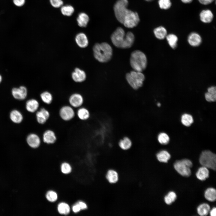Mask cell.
Returning a JSON list of instances; mask_svg holds the SVG:
<instances>
[{"label":"cell","mask_w":216,"mask_h":216,"mask_svg":"<svg viewBox=\"0 0 216 216\" xmlns=\"http://www.w3.org/2000/svg\"><path fill=\"white\" fill-rule=\"evenodd\" d=\"M193 0H181L182 2L184 3H189L191 2Z\"/></svg>","instance_id":"c3c4849f"},{"label":"cell","mask_w":216,"mask_h":216,"mask_svg":"<svg viewBox=\"0 0 216 216\" xmlns=\"http://www.w3.org/2000/svg\"><path fill=\"white\" fill-rule=\"evenodd\" d=\"M39 104L36 99H32L28 100L26 102V110L29 112L33 113L38 110Z\"/></svg>","instance_id":"d6986e66"},{"label":"cell","mask_w":216,"mask_h":216,"mask_svg":"<svg viewBox=\"0 0 216 216\" xmlns=\"http://www.w3.org/2000/svg\"><path fill=\"white\" fill-rule=\"evenodd\" d=\"M159 142L163 145L167 144L170 140L168 135L165 133H161L158 135V138Z\"/></svg>","instance_id":"74e56055"},{"label":"cell","mask_w":216,"mask_h":216,"mask_svg":"<svg viewBox=\"0 0 216 216\" xmlns=\"http://www.w3.org/2000/svg\"><path fill=\"white\" fill-rule=\"evenodd\" d=\"M61 169L62 173L64 174H67L71 172L72 168L69 164L64 162L61 164Z\"/></svg>","instance_id":"ab89813d"},{"label":"cell","mask_w":216,"mask_h":216,"mask_svg":"<svg viewBox=\"0 0 216 216\" xmlns=\"http://www.w3.org/2000/svg\"><path fill=\"white\" fill-rule=\"evenodd\" d=\"M182 160L186 165L190 168L192 167L193 165L192 163L190 160L187 159H184Z\"/></svg>","instance_id":"f6af8a7d"},{"label":"cell","mask_w":216,"mask_h":216,"mask_svg":"<svg viewBox=\"0 0 216 216\" xmlns=\"http://www.w3.org/2000/svg\"><path fill=\"white\" fill-rule=\"evenodd\" d=\"M202 4L207 5L212 2L214 0H198Z\"/></svg>","instance_id":"bcb514c9"},{"label":"cell","mask_w":216,"mask_h":216,"mask_svg":"<svg viewBox=\"0 0 216 216\" xmlns=\"http://www.w3.org/2000/svg\"><path fill=\"white\" fill-rule=\"evenodd\" d=\"M210 210V206L208 204L206 203H203L200 204L198 206L197 208L198 214L201 216L207 215L209 213Z\"/></svg>","instance_id":"83f0119b"},{"label":"cell","mask_w":216,"mask_h":216,"mask_svg":"<svg viewBox=\"0 0 216 216\" xmlns=\"http://www.w3.org/2000/svg\"><path fill=\"white\" fill-rule=\"evenodd\" d=\"M145 0L146 1H148V2H150V1H153V0Z\"/></svg>","instance_id":"816d5d0a"},{"label":"cell","mask_w":216,"mask_h":216,"mask_svg":"<svg viewBox=\"0 0 216 216\" xmlns=\"http://www.w3.org/2000/svg\"><path fill=\"white\" fill-rule=\"evenodd\" d=\"M188 41L191 46L196 47L201 44L202 41V39L199 34L196 32H193L188 35Z\"/></svg>","instance_id":"e0dca14e"},{"label":"cell","mask_w":216,"mask_h":216,"mask_svg":"<svg viewBox=\"0 0 216 216\" xmlns=\"http://www.w3.org/2000/svg\"><path fill=\"white\" fill-rule=\"evenodd\" d=\"M57 210L59 214L67 215L70 212V208L67 203L65 202H61L58 204Z\"/></svg>","instance_id":"1f68e13d"},{"label":"cell","mask_w":216,"mask_h":216,"mask_svg":"<svg viewBox=\"0 0 216 216\" xmlns=\"http://www.w3.org/2000/svg\"><path fill=\"white\" fill-rule=\"evenodd\" d=\"M199 162L202 166L216 170V155L209 150H204L202 152L199 158Z\"/></svg>","instance_id":"5b68a950"},{"label":"cell","mask_w":216,"mask_h":216,"mask_svg":"<svg viewBox=\"0 0 216 216\" xmlns=\"http://www.w3.org/2000/svg\"><path fill=\"white\" fill-rule=\"evenodd\" d=\"M200 19L205 23L211 22L213 18V14L212 11L208 9L202 10L200 14Z\"/></svg>","instance_id":"ac0fdd59"},{"label":"cell","mask_w":216,"mask_h":216,"mask_svg":"<svg viewBox=\"0 0 216 216\" xmlns=\"http://www.w3.org/2000/svg\"><path fill=\"white\" fill-rule=\"evenodd\" d=\"M76 20L79 26L84 28L87 26L89 21V18L86 13L81 12L78 14Z\"/></svg>","instance_id":"ffe728a7"},{"label":"cell","mask_w":216,"mask_h":216,"mask_svg":"<svg viewBox=\"0 0 216 216\" xmlns=\"http://www.w3.org/2000/svg\"><path fill=\"white\" fill-rule=\"evenodd\" d=\"M130 64L134 70L142 72L146 68L147 59L145 54L139 50H136L131 53Z\"/></svg>","instance_id":"3957f363"},{"label":"cell","mask_w":216,"mask_h":216,"mask_svg":"<svg viewBox=\"0 0 216 216\" xmlns=\"http://www.w3.org/2000/svg\"><path fill=\"white\" fill-rule=\"evenodd\" d=\"M181 122L184 126L188 127L190 126L193 122L192 116L190 115L185 113L182 115L181 117Z\"/></svg>","instance_id":"e575fe53"},{"label":"cell","mask_w":216,"mask_h":216,"mask_svg":"<svg viewBox=\"0 0 216 216\" xmlns=\"http://www.w3.org/2000/svg\"><path fill=\"white\" fill-rule=\"evenodd\" d=\"M205 98L209 102H214L216 100V88L212 86L207 89V92L205 93Z\"/></svg>","instance_id":"7402d4cb"},{"label":"cell","mask_w":216,"mask_h":216,"mask_svg":"<svg viewBox=\"0 0 216 216\" xmlns=\"http://www.w3.org/2000/svg\"><path fill=\"white\" fill-rule=\"evenodd\" d=\"M12 94L14 98L18 100H23L27 96V90L24 86H20L19 88H14L12 90Z\"/></svg>","instance_id":"4fadbf2b"},{"label":"cell","mask_w":216,"mask_h":216,"mask_svg":"<svg viewBox=\"0 0 216 216\" xmlns=\"http://www.w3.org/2000/svg\"><path fill=\"white\" fill-rule=\"evenodd\" d=\"M59 114L60 118L66 122L72 120L75 115L74 108L70 105H65L61 107L59 110Z\"/></svg>","instance_id":"ba28073f"},{"label":"cell","mask_w":216,"mask_h":216,"mask_svg":"<svg viewBox=\"0 0 216 216\" xmlns=\"http://www.w3.org/2000/svg\"><path fill=\"white\" fill-rule=\"evenodd\" d=\"M158 3L160 8L164 10L169 9L171 5L170 0H159Z\"/></svg>","instance_id":"f35d334b"},{"label":"cell","mask_w":216,"mask_h":216,"mask_svg":"<svg viewBox=\"0 0 216 216\" xmlns=\"http://www.w3.org/2000/svg\"><path fill=\"white\" fill-rule=\"evenodd\" d=\"M208 168L202 166L199 168L196 174V178L201 181L205 180L209 176Z\"/></svg>","instance_id":"44dd1931"},{"label":"cell","mask_w":216,"mask_h":216,"mask_svg":"<svg viewBox=\"0 0 216 216\" xmlns=\"http://www.w3.org/2000/svg\"><path fill=\"white\" fill-rule=\"evenodd\" d=\"M43 141L47 144H52L57 141V137L55 132L51 129H47L43 133Z\"/></svg>","instance_id":"7c38bea8"},{"label":"cell","mask_w":216,"mask_h":216,"mask_svg":"<svg viewBox=\"0 0 216 216\" xmlns=\"http://www.w3.org/2000/svg\"><path fill=\"white\" fill-rule=\"evenodd\" d=\"M111 39L116 47L126 49L132 46L134 41L135 37L132 32H128L125 34L124 29L119 27L111 35Z\"/></svg>","instance_id":"6da1fadb"},{"label":"cell","mask_w":216,"mask_h":216,"mask_svg":"<svg viewBox=\"0 0 216 216\" xmlns=\"http://www.w3.org/2000/svg\"><path fill=\"white\" fill-rule=\"evenodd\" d=\"M128 3V0H118L114 6L115 16L117 20L122 24L128 10L127 8Z\"/></svg>","instance_id":"8992f818"},{"label":"cell","mask_w":216,"mask_h":216,"mask_svg":"<svg viewBox=\"0 0 216 216\" xmlns=\"http://www.w3.org/2000/svg\"><path fill=\"white\" fill-rule=\"evenodd\" d=\"M139 21L140 18L137 13L128 9L122 24L127 28H131L136 26Z\"/></svg>","instance_id":"52a82bcc"},{"label":"cell","mask_w":216,"mask_h":216,"mask_svg":"<svg viewBox=\"0 0 216 216\" xmlns=\"http://www.w3.org/2000/svg\"><path fill=\"white\" fill-rule=\"evenodd\" d=\"M68 101L70 105L74 108H79L83 105L84 99L82 96L78 93L72 94L69 97Z\"/></svg>","instance_id":"30bf717a"},{"label":"cell","mask_w":216,"mask_h":216,"mask_svg":"<svg viewBox=\"0 0 216 216\" xmlns=\"http://www.w3.org/2000/svg\"><path fill=\"white\" fill-rule=\"evenodd\" d=\"M74 11V7L70 5H63L61 7V12L63 15L69 16H71Z\"/></svg>","instance_id":"d6a6232c"},{"label":"cell","mask_w":216,"mask_h":216,"mask_svg":"<svg viewBox=\"0 0 216 216\" xmlns=\"http://www.w3.org/2000/svg\"><path fill=\"white\" fill-rule=\"evenodd\" d=\"M73 80L77 82H81L84 81L86 79V75L85 72L80 68H75L71 74Z\"/></svg>","instance_id":"9a60e30c"},{"label":"cell","mask_w":216,"mask_h":216,"mask_svg":"<svg viewBox=\"0 0 216 216\" xmlns=\"http://www.w3.org/2000/svg\"><path fill=\"white\" fill-rule=\"evenodd\" d=\"M204 196L208 201L214 202L216 199V190L215 188H209L207 189L205 192Z\"/></svg>","instance_id":"4316f807"},{"label":"cell","mask_w":216,"mask_h":216,"mask_svg":"<svg viewBox=\"0 0 216 216\" xmlns=\"http://www.w3.org/2000/svg\"><path fill=\"white\" fill-rule=\"evenodd\" d=\"M75 41L77 45L81 48L86 47L88 45V40L86 35L84 33L77 34L75 37Z\"/></svg>","instance_id":"2e32d148"},{"label":"cell","mask_w":216,"mask_h":216,"mask_svg":"<svg viewBox=\"0 0 216 216\" xmlns=\"http://www.w3.org/2000/svg\"><path fill=\"white\" fill-rule=\"evenodd\" d=\"M126 78L131 87L136 90L142 86L145 76L142 72L133 70L126 74Z\"/></svg>","instance_id":"277c9868"},{"label":"cell","mask_w":216,"mask_h":216,"mask_svg":"<svg viewBox=\"0 0 216 216\" xmlns=\"http://www.w3.org/2000/svg\"><path fill=\"white\" fill-rule=\"evenodd\" d=\"M14 4L17 6H21L25 3V0H13Z\"/></svg>","instance_id":"b9f144b4"},{"label":"cell","mask_w":216,"mask_h":216,"mask_svg":"<svg viewBox=\"0 0 216 216\" xmlns=\"http://www.w3.org/2000/svg\"><path fill=\"white\" fill-rule=\"evenodd\" d=\"M209 214L211 216H215L216 215V208L215 207L213 208L209 211Z\"/></svg>","instance_id":"7dc6e473"},{"label":"cell","mask_w":216,"mask_h":216,"mask_svg":"<svg viewBox=\"0 0 216 216\" xmlns=\"http://www.w3.org/2000/svg\"><path fill=\"white\" fill-rule=\"evenodd\" d=\"M77 203L78 204L82 210L86 209L87 208V206L86 204L83 202L79 201Z\"/></svg>","instance_id":"ee69618b"},{"label":"cell","mask_w":216,"mask_h":216,"mask_svg":"<svg viewBox=\"0 0 216 216\" xmlns=\"http://www.w3.org/2000/svg\"><path fill=\"white\" fill-rule=\"evenodd\" d=\"M157 105L158 106H160V103H158L157 104Z\"/></svg>","instance_id":"f907efd6"},{"label":"cell","mask_w":216,"mask_h":216,"mask_svg":"<svg viewBox=\"0 0 216 216\" xmlns=\"http://www.w3.org/2000/svg\"><path fill=\"white\" fill-rule=\"evenodd\" d=\"M76 113L79 118L82 121L88 120L90 116L89 111L87 108L81 106L78 108Z\"/></svg>","instance_id":"603a6c76"},{"label":"cell","mask_w":216,"mask_h":216,"mask_svg":"<svg viewBox=\"0 0 216 216\" xmlns=\"http://www.w3.org/2000/svg\"><path fill=\"white\" fill-rule=\"evenodd\" d=\"M2 80V76L0 75V83L1 82Z\"/></svg>","instance_id":"681fc988"},{"label":"cell","mask_w":216,"mask_h":216,"mask_svg":"<svg viewBox=\"0 0 216 216\" xmlns=\"http://www.w3.org/2000/svg\"><path fill=\"white\" fill-rule=\"evenodd\" d=\"M10 117L12 122L16 124L21 123L23 119V117L22 113L19 111L16 110H13L10 112Z\"/></svg>","instance_id":"cb8c5ba5"},{"label":"cell","mask_w":216,"mask_h":216,"mask_svg":"<svg viewBox=\"0 0 216 216\" xmlns=\"http://www.w3.org/2000/svg\"><path fill=\"white\" fill-rule=\"evenodd\" d=\"M132 143L128 137H124L119 142V145L124 150L129 149L131 146Z\"/></svg>","instance_id":"836d02e7"},{"label":"cell","mask_w":216,"mask_h":216,"mask_svg":"<svg viewBox=\"0 0 216 216\" xmlns=\"http://www.w3.org/2000/svg\"><path fill=\"white\" fill-rule=\"evenodd\" d=\"M46 197L48 201L54 202L57 200L58 195L55 191L51 190L47 192L46 194Z\"/></svg>","instance_id":"8d00e7d4"},{"label":"cell","mask_w":216,"mask_h":216,"mask_svg":"<svg viewBox=\"0 0 216 216\" xmlns=\"http://www.w3.org/2000/svg\"><path fill=\"white\" fill-rule=\"evenodd\" d=\"M40 97L42 101L47 105L51 104L53 101V96L51 93L48 91H45L41 93Z\"/></svg>","instance_id":"f546056e"},{"label":"cell","mask_w":216,"mask_h":216,"mask_svg":"<svg viewBox=\"0 0 216 216\" xmlns=\"http://www.w3.org/2000/svg\"><path fill=\"white\" fill-rule=\"evenodd\" d=\"M153 32L155 37L159 40L164 39L167 35L166 29L162 26L156 28L154 30Z\"/></svg>","instance_id":"d4e9b609"},{"label":"cell","mask_w":216,"mask_h":216,"mask_svg":"<svg viewBox=\"0 0 216 216\" xmlns=\"http://www.w3.org/2000/svg\"><path fill=\"white\" fill-rule=\"evenodd\" d=\"M49 111L44 107L41 108L36 114L37 121L40 124H44L48 120L50 117Z\"/></svg>","instance_id":"8fae6325"},{"label":"cell","mask_w":216,"mask_h":216,"mask_svg":"<svg viewBox=\"0 0 216 216\" xmlns=\"http://www.w3.org/2000/svg\"><path fill=\"white\" fill-rule=\"evenodd\" d=\"M51 5L54 8H61L63 5L62 0H50Z\"/></svg>","instance_id":"60d3db41"},{"label":"cell","mask_w":216,"mask_h":216,"mask_svg":"<svg viewBox=\"0 0 216 216\" xmlns=\"http://www.w3.org/2000/svg\"><path fill=\"white\" fill-rule=\"evenodd\" d=\"M166 38L170 47L173 49L176 48L178 41V38L177 36L174 34H167Z\"/></svg>","instance_id":"4dcf8cb0"},{"label":"cell","mask_w":216,"mask_h":216,"mask_svg":"<svg viewBox=\"0 0 216 216\" xmlns=\"http://www.w3.org/2000/svg\"><path fill=\"white\" fill-rule=\"evenodd\" d=\"M156 157L159 162L166 163L170 158L171 155L167 151L164 150L158 152L156 154Z\"/></svg>","instance_id":"f1b7e54d"},{"label":"cell","mask_w":216,"mask_h":216,"mask_svg":"<svg viewBox=\"0 0 216 216\" xmlns=\"http://www.w3.org/2000/svg\"><path fill=\"white\" fill-rule=\"evenodd\" d=\"M26 142L31 148H38L41 144V140L40 137L34 133L29 134L27 137Z\"/></svg>","instance_id":"5bb4252c"},{"label":"cell","mask_w":216,"mask_h":216,"mask_svg":"<svg viewBox=\"0 0 216 216\" xmlns=\"http://www.w3.org/2000/svg\"><path fill=\"white\" fill-rule=\"evenodd\" d=\"M174 167L176 171L182 176L189 177L191 174L190 168L182 160L176 161L174 164Z\"/></svg>","instance_id":"9c48e42d"},{"label":"cell","mask_w":216,"mask_h":216,"mask_svg":"<svg viewBox=\"0 0 216 216\" xmlns=\"http://www.w3.org/2000/svg\"><path fill=\"white\" fill-rule=\"evenodd\" d=\"M93 51L94 57L100 62H107L109 61L112 57V48L107 43L95 44L93 46Z\"/></svg>","instance_id":"7a4b0ae2"},{"label":"cell","mask_w":216,"mask_h":216,"mask_svg":"<svg viewBox=\"0 0 216 216\" xmlns=\"http://www.w3.org/2000/svg\"><path fill=\"white\" fill-rule=\"evenodd\" d=\"M106 177L109 182L111 184L116 183L118 179V172L113 170H110L107 171Z\"/></svg>","instance_id":"484cf974"},{"label":"cell","mask_w":216,"mask_h":216,"mask_svg":"<svg viewBox=\"0 0 216 216\" xmlns=\"http://www.w3.org/2000/svg\"><path fill=\"white\" fill-rule=\"evenodd\" d=\"M72 209L73 211L75 213H78L81 210L79 205L77 203L73 206Z\"/></svg>","instance_id":"7bdbcfd3"},{"label":"cell","mask_w":216,"mask_h":216,"mask_svg":"<svg viewBox=\"0 0 216 216\" xmlns=\"http://www.w3.org/2000/svg\"><path fill=\"white\" fill-rule=\"evenodd\" d=\"M177 196L176 193L173 191L169 192L164 197L165 202L167 205H170L176 200Z\"/></svg>","instance_id":"d590c367"}]
</instances>
